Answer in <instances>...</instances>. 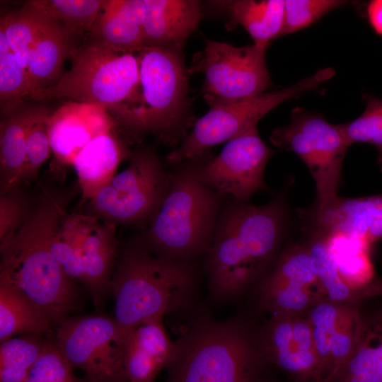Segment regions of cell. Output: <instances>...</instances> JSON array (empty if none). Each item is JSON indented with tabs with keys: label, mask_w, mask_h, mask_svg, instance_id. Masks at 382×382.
<instances>
[{
	"label": "cell",
	"mask_w": 382,
	"mask_h": 382,
	"mask_svg": "<svg viewBox=\"0 0 382 382\" xmlns=\"http://www.w3.org/2000/svg\"><path fill=\"white\" fill-rule=\"evenodd\" d=\"M70 195L44 189L23 224L0 243V286L15 291L59 321L72 310L76 291L50 250Z\"/></svg>",
	"instance_id": "cell-1"
},
{
	"label": "cell",
	"mask_w": 382,
	"mask_h": 382,
	"mask_svg": "<svg viewBox=\"0 0 382 382\" xmlns=\"http://www.w3.org/2000/svg\"><path fill=\"white\" fill-rule=\"evenodd\" d=\"M284 202L255 205L233 199L223 205L207 252L210 289L217 299L236 297L272 262L284 228Z\"/></svg>",
	"instance_id": "cell-2"
},
{
	"label": "cell",
	"mask_w": 382,
	"mask_h": 382,
	"mask_svg": "<svg viewBox=\"0 0 382 382\" xmlns=\"http://www.w3.org/2000/svg\"><path fill=\"white\" fill-rule=\"evenodd\" d=\"M190 261L158 255L139 238L120 251L110 282L115 317L128 333L142 323L188 305L196 286Z\"/></svg>",
	"instance_id": "cell-3"
},
{
	"label": "cell",
	"mask_w": 382,
	"mask_h": 382,
	"mask_svg": "<svg viewBox=\"0 0 382 382\" xmlns=\"http://www.w3.org/2000/svg\"><path fill=\"white\" fill-rule=\"evenodd\" d=\"M71 66L54 85L32 91L28 99L69 98L104 107L129 130L140 98L139 64L136 50L115 48L91 38L76 47Z\"/></svg>",
	"instance_id": "cell-4"
},
{
	"label": "cell",
	"mask_w": 382,
	"mask_h": 382,
	"mask_svg": "<svg viewBox=\"0 0 382 382\" xmlns=\"http://www.w3.org/2000/svg\"><path fill=\"white\" fill-rule=\"evenodd\" d=\"M197 166L170 174L169 192L140 238L158 255L190 261L210 247L225 195L202 182Z\"/></svg>",
	"instance_id": "cell-5"
},
{
	"label": "cell",
	"mask_w": 382,
	"mask_h": 382,
	"mask_svg": "<svg viewBox=\"0 0 382 382\" xmlns=\"http://www.w3.org/2000/svg\"><path fill=\"white\" fill-rule=\"evenodd\" d=\"M263 364L245 323L205 320L175 343L168 382H256Z\"/></svg>",
	"instance_id": "cell-6"
},
{
	"label": "cell",
	"mask_w": 382,
	"mask_h": 382,
	"mask_svg": "<svg viewBox=\"0 0 382 382\" xmlns=\"http://www.w3.org/2000/svg\"><path fill=\"white\" fill-rule=\"evenodd\" d=\"M183 46L141 47L137 50L140 98L129 132L154 134L164 144L184 139L192 125Z\"/></svg>",
	"instance_id": "cell-7"
},
{
	"label": "cell",
	"mask_w": 382,
	"mask_h": 382,
	"mask_svg": "<svg viewBox=\"0 0 382 382\" xmlns=\"http://www.w3.org/2000/svg\"><path fill=\"white\" fill-rule=\"evenodd\" d=\"M129 164L86 202V214L115 224L149 223L167 196L171 181L154 151L139 146Z\"/></svg>",
	"instance_id": "cell-8"
},
{
	"label": "cell",
	"mask_w": 382,
	"mask_h": 382,
	"mask_svg": "<svg viewBox=\"0 0 382 382\" xmlns=\"http://www.w3.org/2000/svg\"><path fill=\"white\" fill-rule=\"evenodd\" d=\"M335 72L333 68H324L291 86L210 108L195 122L192 132L180 146L166 156V163L175 165L195 158L209 149L240 136L257 126V122L272 109L287 100L316 89L330 79Z\"/></svg>",
	"instance_id": "cell-9"
},
{
	"label": "cell",
	"mask_w": 382,
	"mask_h": 382,
	"mask_svg": "<svg viewBox=\"0 0 382 382\" xmlns=\"http://www.w3.org/2000/svg\"><path fill=\"white\" fill-rule=\"evenodd\" d=\"M270 140L276 146L291 150L305 163L316 184L315 206L323 207L338 196L342 162L351 146L339 125L296 108L291 123L275 129Z\"/></svg>",
	"instance_id": "cell-10"
},
{
	"label": "cell",
	"mask_w": 382,
	"mask_h": 382,
	"mask_svg": "<svg viewBox=\"0 0 382 382\" xmlns=\"http://www.w3.org/2000/svg\"><path fill=\"white\" fill-rule=\"evenodd\" d=\"M265 52L266 47L255 44L234 47L206 40L191 71L204 74L202 94L210 108L264 93L271 85Z\"/></svg>",
	"instance_id": "cell-11"
},
{
	"label": "cell",
	"mask_w": 382,
	"mask_h": 382,
	"mask_svg": "<svg viewBox=\"0 0 382 382\" xmlns=\"http://www.w3.org/2000/svg\"><path fill=\"white\" fill-rule=\"evenodd\" d=\"M127 335L109 317L65 318L59 322L54 342L71 367L83 371L89 382H127Z\"/></svg>",
	"instance_id": "cell-12"
},
{
	"label": "cell",
	"mask_w": 382,
	"mask_h": 382,
	"mask_svg": "<svg viewBox=\"0 0 382 382\" xmlns=\"http://www.w3.org/2000/svg\"><path fill=\"white\" fill-rule=\"evenodd\" d=\"M273 153L255 126L227 141L212 159L198 163L197 174L202 182L219 193L246 201L265 189L264 172Z\"/></svg>",
	"instance_id": "cell-13"
},
{
	"label": "cell",
	"mask_w": 382,
	"mask_h": 382,
	"mask_svg": "<svg viewBox=\"0 0 382 382\" xmlns=\"http://www.w3.org/2000/svg\"><path fill=\"white\" fill-rule=\"evenodd\" d=\"M327 298L306 247L286 249L272 271L260 282L258 305L271 316L303 315Z\"/></svg>",
	"instance_id": "cell-14"
},
{
	"label": "cell",
	"mask_w": 382,
	"mask_h": 382,
	"mask_svg": "<svg viewBox=\"0 0 382 382\" xmlns=\"http://www.w3.org/2000/svg\"><path fill=\"white\" fill-rule=\"evenodd\" d=\"M318 362V382H330L356 347L359 313L354 301L323 298L306 313Z\"/></svg>",
	"instance_id": "cell-15"
},
{
	"label": "cell",
	"mask_w": 382,
	"mask_h": 382,
	"mask_svg": "<svg viewBox=\"0 0 382 382\" xmlns=\"http://www.w3.org/2000/svg\"><path fill=\"white\" fill-rule=\"evenodd\" d=\"M57 231L79 255L84 271L83 284L99 299L110 286L117 254L116 226L86 213H66Z\"/></svg>",
	"instance_id": "cell-16"
},
{
	"label": "cell",
	"mask_w": 382,
	"mask_h": 382,
	"mask_svg": "<svg viewBox=\"0 0 382 382\" xmlns=\"http://www.w3.org/2000/svg\"><path fill=\"white\" fill-rule=\"evenodd\" d=\"M257 340L264 364H276L299 381L318 382V362L306 314L271 316Z\"/></svg>",
	"instance_id": "cell-17"
},
{
	"label": "cell",
	"mask_w": 382,
	"mask_h": 382,
	"mask_svg": "<svg viewBox=\"0 0 382 382\" xmlns=\"http://www.w3.org/2000/svg\"><path fill=\"white\" fill-rule=\"evenodd\" d=\"M311 236L344 233L369 244L382 239V194L357 198L339 195L323 207L300 212Z\"/></svg>",
	"instance_id": "cell-18"
},
{
	"label": "cell",
	"mask_w": 382,
	"mask_h": 382,
	"mask_svg": "<svg viewBox=\"0 0 382 382\" xmlns=\"http://www.w3.org/2000/svg\"><path fill=\"white\" fill-rule=\"evenodd\" d=\"M354 302L359 319L356 347L330 382H382V280L375 277Z\"/></svg>",
	"instance_id": "cell-19"
},
{
	"label": "cell",
	"mask_w": 382,
	"mask_h": 382,
	"mask_svg": "<svg viewBox=\"0 0 382 382\" xmlns=\"http://www.w3.org/2000/svg\"><path fill=\"white\" fill-rule=\"evenodd\" d=\"M48 121L52 151L58 165L73 163L77 154L95 137L113 129L116 122L100 105L71 103L64 104Z\"/></svg>",
	"instance_id": "cell-20"
},
{
	"label": "cell",
	"mask_w": 382,
	"mask_h": 382,
	"mask_svg": "<svg viewBox=\"0 0 382 382\" xmlns=\"http://www.w3.org/2000/svg\"><path fill=\"white\" fill-rule=\"evenodd\" d=\"M131 154L113 129L95 137L77 154L72 166L81 192L80 205L113 178L121 161Z\"/></svg>",
	"instance_id": "cell-21"
},
{
	"label": "cell",
	"mask_w": 382,
	"mask_h": 382,
	"mask_svg": "<svg viewBox=\"0 0 382 382\" xmlns=\"http://www.w3.org/2000/svg\"><path fill=\"white\" fill-rule=\"evenodd\" d=\"M143 47L183 46L202 17L195 0H144Z\"/></svg>",
	"instance_id": "cell-22"
},
{
	"label": "cell",
	"mask_w": 382,
	"mask_h": 382,
	"mask_svg": "<svg viewBox=\"0 0 382 382\" xmlns=\"http://www.w3.org/2000/svg\"><path fill=\"white\" fill-rule=\"evenodd\" d=\"M76 37L64 25L47 16L26 69L30 93L57 82L65 59L71 57L76 47Z\"/></svg>",
	"instance_id": "cell-23"
},
{
	"label": "cell",
	"mask_w": 382,
	"mask_h": 382,
	"mask_svg": "<svg viewBox=\"0 0 382 382\" xmlns=\"http://www.w3.org/2000/svg\"><path fill=\"white\" fill-rule=\"evenodd\" d=\"M144 0H107L91 28L92 37L120 50L143 47Z\"/></svg>",
	"instance_id": "cell-24"
},
{
	"label": "cell",
	"mask_w": 382,
	"mask_h": 382,
	"mask_svg": "<svg viewBox=\"0 0 382 382\" xmlns=\"http://www.w3.org/2000/svg\"><path fill=\"white\" fill-rule=\"evenodd\" d=\"M25 105L0 122V195L21 187L28 130L42 109Z\"/></svg>",
	"instance_id": "cell-25"
},
{
	"label": "cell",
	"mask_w": 382,
	"mask_h": 382,
	"mask_svg": "<svg viewBox=\"0 0 382 382\" xmlns=\"http://www.w3.org/2000/svg\"><path fill=\"white\" fill-rule=\"evenodd\" d=\"M225 8L234 23L241 25L255 45L266 47L272 39L279 37L284 16V0H234L214 1Z\"/></svg>",
	"instance_id": "cell-26"
},
{
	"label": "cell",
	"mask_w": 382,
	"mask_h": 382,
	"mask_svg": "<svg viewBox=\"0 0 382 382\" xmlns=\"http://www.w3.org/2000/svg\"><path fill=\"white\" fill-rule=\"evenodd\" d=\"M320 237L325 240L341 278L353 291H359L375 278L371 244L340 233Z\"/></svg>",
	"instance_id": "cell-27"
},
{
	"label": "cell",
	"mask_w": 382,
	"mask_h": 382,
	"mask_svg": "<svg viewBox=\"0 0 382 382\" xmlns=\"http://www.w3.org/2000/svg\"><path fill=\"white\" fill-rule=\"evenodd\" d=\"M51 319L13 290L0 286V340L17 335H39L50 330Z\"/></svg>",
	"instance_id": "cell-28"
},
{
	"label": "cell",
	"mask_w": 382,
	"mask_h": 382,
	"mask_svg": "<svg viewBox=\"0 0 382 382\" xmlns=\"http://www.w3.org/2000/svg\"><path fill=\"white\" fill-rule=\"evenodd\" d=\"M47 16L30 1L18 10L1 16L0 28L20 64L27 69L30 52L38 39Z\"/></svg>",
	"instance_id": "cell-29"
},
{
	"label": "cell",
	"mask_w": 382,
	"mask_h": 382,
	"mask_svg": "<svg viewBox=\"0 0 382 382\" xmlns=\"http://www.w3.org/2000/svg\"><path fill=\"white\" fill-rule=\"evenodd\" d=\"M31 91L27 71L18 62L0 28V112L4 119L25 105Z\"/></svg>",
	"instance_id": "cell-30"
},
{
	"label": "cell",
	"mask_w": 382,
	"mask_h": 382,
	"mask_svg": "<svg viewBox=\"0 0 382 382\" xmlns=\"http://www.w3.org/2000/svg\"><path fill=\"white\" fill-rule=\"evenodd\" d=\"M48 341L39 335L11 337L0 345V382H24Z\"/></svg>",
	"instance_id": "cell-31"
},
{
	"label": "cell",
	"mask_w": 382,
	"mask_h": 382,
	"mask_svg": "<svg viewBox=\"0 0 382 382\" xmlns=\"http://www.w3.org/2000/svg\"><path fill=\"white\" fill-rule=\"evenodd\" d=\"M107 0H32L30 2L76 36L90 32Z\"/></svg>",
	"instance_id": "cell-32"
},
{
	"label": "cell",
	"mask_w": 382,
	"mask_h": 382,
	"mask_svg": "<svg viewBox=\"0 0 382 382\" xmlns=\"http://www.w3.org/2000/svg\"><path fill=\"white\" fill-rule=\"evenodd\" d=\"M306 248L326 297L339 302L356 301L360 291H353L344 282L325 240L311 236Z\"/></svg>",
	"instance_id": "cell-33"
},
{
	"label": "cell",
	"mask_w": 382,
	"mask_h": 382,
	"mask_svg": "<svg viewBox=\"0 0 382 382\" xmlns=\"http://www.w3.org/2000/svg\"><path fill=\"white\" fill-rule=\"evenodd\" d=\"M364 112L354 120L339 125L350 145L366 142L374 145L378 154H382V100L366 97Z\"/></svg>",
	"instance_id": "cell-34"
},
{
	"label": "cell",
	"mask_w": 382,
	"mask_h": 382,
	"mask_svg": "<svg viewBox=\"0 0 382 382\" xmlns=\"http://www.w3.org/2000/svg\"><path fill=\"white\" fill-rule=\"evenodd\" d=\"M347 1L341 0H285L279 37L302 30Z\"/></svg>",
	"instance_id": "cell-35"
},
{
	"label": "cell",
	"mask_w": 382,
	"mask_h": 382,
	"mask_svg": "<svg viewBox=\"0 0 382 382\" xmlns=\"http://www.w3.org/2000/svg\"><path fill=\"white\" fill-rule=\"evenodd\" d=\"M50 115L43 107L28 130L23 184L37 178L42 165L50 156L52 151L48 132Z\"/></svg>",
	"instance_id": "cell-36"
},
{
	"label": "cell",
	"mask_w": 382,
	"mask_h": 382,
	"mask_svg": "<svg viewBox=\"0 0 382 382\" xmlns=\"http://www.w3.org/2000/svg\"><path fill=\"white\" fill-rule=\"evenodd\" d=\"M55 342H47L24 382H79Z\"/></svg>",
	"instance_id": "cell-37"
},
{
	"label": "cell",
	"mask_w": 382,
	"mask_h": 382,
	"mask_svg": "<svg viewBox=\"0 0 382 382\" xmlns=\"http://www.w3.org/2000/svg\"><path fill=\"white\" fill-rule=\"evenodd\" d=\"M35 202L21 187L0 195V243L23 224Z\"/></svg>",
	"instance_id": "cell-38"
},
{
	"label": "cell",
	"mask_w": 382,
	"mask_h": 382,
	"mask_svg": "<svg viewBox=\"0 0 382 382\" xmlns=\"http://www.w3.org/2000/svg\"><path fill=\"white\" fill-rule=\"evenodd\" d=\"M367 17L374 31L382 36V0H373L367 6Z\"/></svg>",
	"instance_id": "cell-39"
},
{
	"label": "cell",
	"mask_w": 382,
	"mask_h": 382,
	"mask_svg": "<svg viewBox=\"0 0 382 382\" xmlns=\"http://www.w3.org/2000/svg\"><path fill=\"white\" fill-rule=\"evenodd\" d=\"M378 163L381 170H382V154H378Z\"/></svg>",
	"instance_id": "cell-40"
},
{
	"label": "cell",
	"mask_w": 382,
	"mask_h": 382,
	"mask_svg": "<svg viewBox=\"0 0 382 382\" xmlns=\"http://www.w3.org/2000/svg\"><path fill=\"white\" fill-rule=\"evenodd\" d=\"M256 382H264V381H262L258 379Z\"/></svg>",
	"instance_id": "cell-41"
}]
</instances>
